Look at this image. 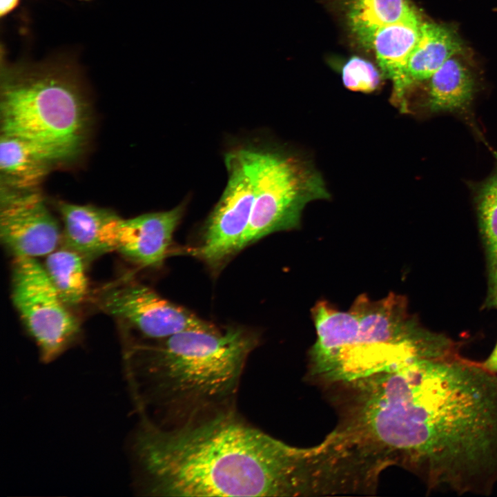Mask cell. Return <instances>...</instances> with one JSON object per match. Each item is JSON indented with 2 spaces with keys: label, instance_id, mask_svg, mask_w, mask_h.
<instances>
[{
  "label": "cell",
  "instance_id": "1",
  "mask_svg": "<svg viewBox=\"0 0 497 497\" xmlns=\"http://www.w3.org/2000/svg\"><path fill=\"white\" fill-rule=\"evenodd\" d=\"M400 467L429 491L489 496L497 485V373L457 349L398 368Z\"/></svg>",
  "mask_w": 497,
  "mask_h": 497
},
{
  "label": "cell",
  "instance_id": "2",
  "mask_svg": "<svg viewBox=\"0 0 497 497\" xmlns=\"http://www.w3.org/2000/svg\"><path fill=\"white\" fill-rule=\"evenodd\" d=\"M130 447L144 496L318 495L315 447L289 445L233 409L167 427L142 419Z\"/></svg>",
  "mask_w": 497,
  "mask_h": 497
},
{
  "label": "cell",
  "instance_id": "3",
  "mask_svg": "<svg viewBox=\"0 0 497 497\" xmlns=\"http://www.w3.org/2000/svg\"><path fill=\"white\" fill-rule=\"evenodd\" d=\"M127 358L126 372L142 419L172 427L232 409L257 338L242 328L191 330Z\"/></svg>",
  "mask_w": 497,
  "mask_h": 497
},
{
  "label": "cell",
  "instance_id": "4",
  "mask_svg": "<svg viewBox=\"0 0 497 497\" xmlns=\"http://www.w3.org/2000/svg\"><path fill=\"white\" fill-rule=\"evenodd\" d=\"M87 121L77 72L66 61L1 70V134L26 142L50 162L63 161L81 149Z\"/></svg>",
  "mask_w": 497,
  "mask_h": 497
},
{
  "label": "cell",
  "instance_id": "5",
  "mask_svg": "<svg viewBox=\"0 0 497 497\" xmlns=\"http://www.w3.org/2000/svg\"><path fill=\"white\" fill-rule=\"evenodd\" d=\"M351 309L359 318L358 332L333 371L331 384H346L413 358L438 354L449 344L417 326L405 299L393 293L378 301L360 295Z\"/></svg>",
  "mask_w": 497,
  "mask_h": 497
},
{
  "label": "cell",
  "instance_id": "6",
  "mask_svg": "<svg viewBox=\"0 0 497 497\" xmlns=\"http://www.w3.org/2000/svg\"><path fill=\"white\" fill-rule=\"evenodd\" d=\"M241 149L252 173L255 199L237 252L268 235L297 228L308 204L329 197L320 173L303 157L280 149Z\"/></svg>",
  "mask_w": 497,
  "mask_h": 497
},
{
  "label": "cell",
  "instance_id": "7",
  "mask_svg": "<svg viewBox=\"0 0 497 497\" xmlns=\"http://www.w3.org/2000/svg\"><path fill=\"white\" fill-rule=\"evenodd\" d=\"M12 299L43 362L55 360L77 339V320L35 257L14 256Z\"/></svg>",
  "mask_w": 497,
  "mask_h": 497
},
{
  "label": "cell",
  "instance_id": "8",
  "mask_svg": "<svg viewBox=\"0 0 497 497\" xmlns=\"http://www.w3.org/2000/svg\"><path fill=\"white\" fill-rule=\"evenodd\" d=\"M228 173L226 186L204 226L202 242L196 254L211 266L221 264L237 253L238 243L251 216L254 182L241 148L225 155Z\"/></svg>",
  "mask_w": 497,
  "mask_h": 497
},
{
  "label": "cell",
  "instance_id": "9",
  "mask_svg": "<svg viewBox=\"0 0 497 497\" xmlns=\"http://www.w3.org/2000/svg\"><path fill=\"white\" fill-rule=\"evenodd\" d=\"M95 302L104 312L148 338L160 340L186 331L217 330L214 325L135 282L106 287L99 291Z\"/></svg>",
  "mask_w": 497,
  "mask_h": 497
},
{
  "label": "cell",
  "instance_id": "10",
  "mask_svg": "<svg viewBox=\"0 0 497 497\" xmlns=\"http://www.w3.org/2000/svg\"><path fill=\"white\" fill-rule=\"evenodd\" d=\"M60 232L39 193L5 188L1 193L0 235L14 256H47L55 251Z\"/></svg>",
  "mask_w": 497,
  "mask_h": 497
},
{
  "label": "cell",
  "instance_id": "11",
  "mask_svg": "<svg viewBox=\"0 0 497 497\" xmlns=\"http://www.w3.org/2000/svg\"><path fill=\"white\" fill-rule=\"evenodd\" d=\"M184 211V204H179L168 211L128 220L115 215L104 228L105 248L107 252L117 251L142 266H159L168 253Z\"/></svg>",
  "mask_w": 497,
  "mask_h": 497
},
{
  "label": "cell",
  "instance_id": "12",
  "mask_svg": "<svg viewBox=\"0 0 497 497\" xmlns=\"http://www.w3.org/2000/svg\"><path fill=\"white\" fill-rule=\"evenodd\" d=\"M317 339L311 349L310 375L327 383L344 353L354 342L360 320L351 309L338 311L325 301L317 303L312 309Z\"/></svg>",
  "mask_w": 497,
  "mask_h": 497
},
{
  "label": "cell",
  "instance_id": "13",
  "mask_svg": "<svg viewBox=\"0 0 497 497\" xmlns=\"http://www.w3.org/2000/svg\"><path fill=\"white\" fill-rule=\"evenodd\" d=\"M462 50L461 39L453 27L423 21L406 65L405 99L400 110L405 112L409 90L413 86L427 81L449 59Z\"/></svg>",
  "mask_w": 497,
  "mask_h": 497
},
{
  "label": "cell",
  "instance_id": "14",
  "mask_svg": "<svg viewBox=\"0 0 497 497\" xmlns=\"http://www.w3.org/2000/svg\"><path fill=\"white\" fill-rule=\"evenodd\" d=\"M421 17L384 26L374 33L369 47L391 81L393 102L400 109L405 99V68L420 35Z\"/></svg>",
  "mask_w": 497,
  "mask_h": 497
},
{
  "label": "cell",
  "instance_id": "15",
  "mask_svg": "<svg viewBox=\"0 0 497 497\" xmlns=\"http://www.w3.org/2000/svg\"><path fill=\"white\" fill-rule=\"evenodd\" d=\"M460 55L449 59L427 80V95L421 106L428 113L465 114L470 110L476 81Z\"/></svg>",
  "mask_w": 497,
  "mask_h": 497
},
{
  "label": "cell",
  "instance_id": "16",
  "mask_svg": "<svg viewBox=\"0 0 497 497\" xmlns=\"http://www.w3.org/2000/svg\"><path fill=\"white\" fill-rule=\"evenodd\" d=\"M59 210L64 223L66 247L83 257L107 253L103 234L107 223L115 215L109 211L89 205L61 202Z\"/></svg>",
  "mask_w": 497,
  "mask_h": 497
},
{
  "label": "cell",
  "instance_id": "17",
  "mask_svg": "<svg viewBox=\"0 0 497 497\" xmlns=\"http://www.w3.org/2000/svg\"><path fill=\"white\" fill-rule=\"evenodd\" d=\"M346 8L351 32L368 47L381 27L420 17L408 0H347Z\"/></svg>",
  "mask_w": 497,
  "mask_h": 497
},
{
  "label": "cell",
  "instance_id": "18",
  "mask_svg": "<svg viewBox=\"0 0 497 497\" xmlns=\"http://www.w3.org/2000/svg\"><path fill=\"white\" fill-rule=\"evenodd\" d=\"M48 162L26 142L1 134L0 169L7 188L31 191L46 175Z\"/></svg>",
  "mask_w": 497,
  "mask_h": 497
},
{
  "label": "cell",
  "instance_id": "19",
  "mask_svg": "<svg viewBox=\"0 0 497 497\" xmlns=\"http://www.w3.org/2000/svg\"><path fill=\"white\" fill-rule=\"evenodd\" d=\"M475 204L487 267L485 306L497 310V172L475 189Z\"/></svg>",
  "mask_w": 497,
  "mask_h": 497
},
{
  "label": "cell",
  "instance_id": "20",
  "mask_svg": "<svg viewBox=\"0 0 497 497\" xmlns=\"http://www.w3.org/2000/svg\"><path fill=\"white\" fill-rule=\"evenodd\" d=\"M43 266L66 305L77 306L84 300L88 285L80 254L68 248L54 251L47 255Z\"/></svg>",
  "mask_w": 497,
  "mask_h": 497
},
{
  "label": "cell",
  "instance_id": "21",
  "mask_svg": "<svg viewBox=\"0 0 497 497\" xmlns=\"http://www.w3.org/2000/svg\"><path fill=\"white\" fill-rule=\"evenodd\" d=\"M343 84L353 91L371 92L380 85L381 76L369 61L358 57H351L342 70Z\"/></svg>",
  "mask_w": 497,
  "mask_h": 497
},
{
  "label": "cell",
  "instance_id": "22",
  "mask_svg": "<svg viewBox=\"0 0 497 497\" xmlns=\"http://www.w3.org/2000/svg\"><path fill=\"white\" fill-rule=\"evenodd\" d=\"M481 363L487 369L497 373V343L489 356Z\"/></svg>",
  "mask_w": 497,
  "mask_h": 497
},
{
  "label": "cell",
  "instance_id": "23",
  "mask_svg": "<svg viewBox=\"0 0 497 497\" xmlns=\"http://www.w3.org/2000/svg\"><path fill=\"white\" fill-rule=\"evenodd\" d=\"M19 0H1L0 3V14L1 17L9 13L12 11L18 4Z\"/></svg>",
  "mask_w": 497,
  "mask_h": 497
}]
</instances>
